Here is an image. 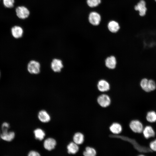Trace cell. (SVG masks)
I'll use <instances>...</instances> for the list:
<instances>
[{
    "mask_svg": "<svg viewBox=\"0 0 156 156\" xmlns=\"http://www.w3.org/2000/svg\"><path fill=\"white\" fill-rule=\"evenodd\" d=\"M27 70L31 74H38L40 70V63L35 60L30 61L27 65Z\"/></svg>",
    "mask_w": 156,
    "mask_h": 156,
    "instance_id": "cell-1",
    "label": "cell"
},
{
    "mask_svg": "<svg viewBox=\"0 0 156 156\" xmlns=\"http://www.w3.org/2000/svg\"><path fill=\"white\" fill-rule=\"evenodd\" d=\"M129 126L131 130L135 133H142L144 126L142 123L138 120H133L129 123Z\"/></svg>",
    "mask_w": 156,
    "mask_h": 156,
    "instance_id": "cell-2",
    "label": "cell"
},
{
    "mask_svg": "<svg viewBox=\"0 0 156 156\" xmlns=\"http://www.w3.org/2000/svg\"><path fill=\"white\" fill-rule=\"evenodd\" d=\"M17 16L21 19H25L29 16L30 12L28 9L24 6L18 7L16 9Z\"/></svg>",
    "mask_w": 156,
    "mask_h": 156,
    "instance_id": "cell-3",
    "label": "cell"
},
{
    "mask_svg": "<svg viewBox=\"0 0 156 156\" xmlns=\"http://www.w3.org/2000/svg\"><path fill=\"white\" fill-rule=\"evenodd\" d=\"M52 70L55 72L60 73L64 67L62 60L60 59H53L51 64Z\"/></svg>",
    "mask_w": 156,
    "mask_h": 156,
    "instance_id": "cell-4",
    "label": "cell"
},
{
    "mask_svg": "<svg viewBox=\"0 0 156 156\" xmlns=\"http://www.w3.org/2000/svg\"><path fill=\"white\" fill-rule=\"evenodd\" d=\"M97 101L101 106L104 107L109 105L111 103L110 97L105 94H102L99 96L97 98Z\"/></svg>",
    "mask_w": 156,
    "mask_h": 156,
    "instance_id": "cell-5",
    "label": "cell"
},
{
    "mask_svg": "<svg viewBox=\"0 0 156 156\" xmlns=\"http://www.w3.org/2000/svg\"><path fill=\"white\" fill-rule=\"evenodd\" d=\"M89 21L90 23L94 25H98L101 21V16L96 12H91L89 15Z\"/></svg>",
    "mask_w": 156,
    "mask_h": 156,
    "instance_id": "cell-6",
    "label": "cell"
},
{
    "mask_svg": "<svg viewBox=\"0 0 156 156\" xmlns=\"http://www.w3.org/2000/svg\"><path fill=\"white\" fill-rule=\"evenodd\" d=\"M142 133L144 137L146 139L153 138L155 140V132L151 126L147 125L143 129Z\"/></svg>",
    "mask_w": 156,
    "mask_h": 156,
    "instance_id": "cell-7",
    "label": "cell"
},
{
    "mask_svg": "<svg viewBox=\"0 0 156 156\" xmlns=\"http://www.w3.org/2000/svg\"><path fill=\"white\" fill-rule=\"evenodd\" d=\"M134 9L139 12L140 16H143L146 14L147 8L146 7V3L143 0H140L137 5L135 6Z\"/></svg>",
    "mask_w": 156,
    "mask_h": 156,
    "instance_id": "cell-8",
    "label": "cell"
},
{
    "mask_svg": "<svg viewBox=\"0 0 156 156\" xmlns=\"http://www.w3.org/2000/svg\"><path fill=\"white\" fill-rule=\"evenodd\" d=\"M2 129L3 132L0 135L1 139L7 141H10L13 140L15 136L14 132L12 131L8 132L7 131L8 128Z\"/></svg>",
    "mask_w": 156,
    "mask_h": 156,
    "instance_id": "cell-9",
    "label": "cell"
},
{
    "mask_svg": "<svg viewBox=\"0 0 156 156\" xmlns=\"http://www.w3.org/2000/svg\"><path fill=\"white\" fill-rule=\"evenodd\" d=\"M11 32L14 38H18L22 36L23 31L21 27L18 26H15L11 28Z\"/></svg>",
    "mask_w": 156,
    "mask_h": 156,
    "instance_id": "cell-10",
    "label": "cell"
},
{
    "mask_svg": "<svg viewBox=\"0 0 156 156\" xmlns=\"http://www.w3.org/2000/svg\"><path fill=\"white\" fill-rule=\"evenodd\" d=\"M56 144V142L55 139L52 138H49L44 140V146L46 149L51 151L54 148Z\"/></svg>",
    "mask_w": 156,
    "mask_h": 156,
    "instance_id": "cell-11",
    "label": "cell"
},
{
    "mask_svg": "<svg viewBox=\"0 0 156 156\" xmlns=\"http://www.w3.org/2000/svg\"><path fill=\"white\" fill-rule=\"evenodd\" d=\"M97 88L100 91L104 92L107 91L109 89L110 85L107 81L102 79L99 81L97 84Z\"/></svg>",
    "mask_w": 156,
    "mask_h": 156,
    "instance_id": "cell-12",
    "label": "cell"
},
{
    "mask_svg": "<svg viewBox=\"0 0 156 156\" xmlns=\"http://www.w3.org/2000/svg\"><path fill=\"white\" fill-rule=\"evenodd\" d=\"M105 64L106 66L108 68L111 69L114 68L116 64V58L113 56L108 57L105 60Z\"/></svg>",
    "mask_w": 156,
    "mask_h": 156,
    "instance_id": "cell-13",
    "label": "cell"
},
{
    "mask_svg": "<svg viewBox=\"0 0 156 156\" xmlns=\"http://www.w3.org/2000/svg\"><path fill=\"white\" fill-rule=\"evenodd\" d=\"M38 117L40 120L43 122H47L49 121L50 117L46 111L42 110L40 111L38 114Z\"/></svg>",
    "mask_w": 156,
    "mask_h": 156,
    "instance_id": "cell-14",
    "label": "cell"
},
{
    "mask_svg": "<svg viewBox=\"0 0 156 156\" xmlns=\"http://www.w3.org/2000/svg\"><path fill=\"white\" fill-rule=\"evenodd\" d=\"M109 129L110 131L114 134H118L122 131L121 125L118 123H114L110 126Z\"/></svg>",
    "mask_w": 156,
    "mask_h": 156,
    "instance_id": "cell-15",
    "label": "cell"
},
{
    "mask_svg": "<svg viewBox=\"0 0 156 156\" xmlns=\"http://www.w3.org/2000/svg\"><path fill=\"white\" fill-rule=\"evenodd\" d=\"M108 27L110 31L112 33L117 32L120 29L118 23L114 21H111L109 23Z\"/></svg>",
    "mask_w": 156,
    "mask_h": 156,
    "instance_id": "cell-16",
    "label": "cell"
},
{
    "mask_svg": "<svg viewBox=\"0 0 156 156\" xmlns=\"http://www.w3.org/2000/svg\"><path fill=\"white\" fill-rule=\"evenodd\" d=\"M67 149L69 154H75L78 151L79 148L77 144L74 142H71L68 145Z\"/></svg>",
    "mask_w": 156,
    "mask_h": 156,
    "instance_id": "cell-17",
    "label": "cell"
},
{
    "mask_svg": "<svg viewBox=\"0 0 156 156\" xmlns=\"http://www.w3.org/2000/svg\"><path fill=\"white\" fill-rule=\"evenodd\" d=\"M140 85L144 91L147 93L150 92L149 89L148 79H147L144 78L142 79L140 81Z\"/></svg>",
    "mask_w": 156,
    "mask_h": 156,
    "instance_id": "cell-18",
    "label": "cell"
},
{
    "mask_svg": "<svg viewBox=\"0 0 156 156\" xmlns=\"http://www.w3.org/2000/svg\"><path fill=\"white\" fill-rule=\"evenodd\" d=\"M73 140L74 142L77 144H81L84 141V135L83 134L81 133H77L74 134L73 136Z\"/></svg>",
    "mask_w": 156,
    "mask_h": 156,
    "instance_id": "cell-19",
    "label": "cell"
},
{
    "mask_svg": "<svg viewBox=\"0 0 156 156\" xmlns=\"http://www.w3.org/2000/svg\"><path fill=\"white\" fill-rule=\"evenodd\" d=\"M148 122L150 123H153L156 122V112L154 111L148 112L146 116Z\"/></svg>",
    "mask_w": 156,
    "mask_h": 156,
    "instance_id": "cell-20",
    "label": "cell"
},
{
    "mask_svg": "<svg viewBox=\"0 0 156 156\" xmlns=\"http://www.w3.org/2000/svg\"><path fill=\"white\" fill-rule=\"evenodd\" d=\"M34 133L36 138L40 140H41L45 136L44 132L40 129H35Z\"/></svg>",
    "mask_w": 156,
    "mask_h": 156,
    "instance_id": "cell-21",
    "label": "cell"
},
{
    "mask_svg": "<svg viewBox=\"0 0 156 156\" xmlns=\"http://www.w3.org/2000/svg\"><path fill=\"white\" fill-rule=\"evenodd\" d=\"M83 154L85 156H94L96 154V152L94 148L87 147L85 148V151L83 152Z\"/></svg>",
    "mask_w": 156,
    "mask_h": 156,
    "instance_id": "cell-22",
    "label": "cell"
},
{
    "mask_svg": "<svg viewBox=\"0 0 156 156\" xmlns=\"http://www.w3.org/2000/svg\"><path fill=\"white\" fill-rule=\"evenodd\" d=\"M87 3L90 7H94L98 6L101 3V0H87Z\"/></svg>",
    "mask_w": 156,
    "mask_h": 156,
    "instance_id": "cell-23",
    "label": "cell"
},
{
    "mask_svg": "<svg viewBox=\"0 0 156 156\" xmlns=\"http://www.w3.org/2000/svg\"><path fill=\"white\" fill-rule=\"evenodd\" d=\"M4 6L8 8H11L14 6V0H3Z\"/></svg>",
    "mask_w": 156,
    "mask_h": 156,
    "instance_id": "cell-24",
    "label": "cell"
},
{
    "mask_svg": "<svg viewBox=\"0 0 156 156\" xmlns=\"http://www.w3.org/2000/svg\"><path fill=\"white\" fill-rule=\"evenodd\" d=\"M149 89L150 92L153 91L156 89V83L152 79H148Z\"/></svg>",
    "mask_w": 156,
    "mask_h": 156,
    "instance_id": "cell-25",
    "label": "cell"
},
{
    "mask_svg": "<svg viewBox=\"0 0 156 156\" xmlns=\"http://www.w3.org/2000/svg\"><path fill=\"white\" fill-rule=\"evenodd\" d=\"M149 146L152 151L156 152V139L150 142Z\"/></svg>",
    "mask_w": 156,
    "mask_h": 156,
    "instance_id": "cell-26",
    "label": "cell"
},
{
    "mask_svg": "<svg viewBox=\"0 0 156 156\" xmlns=\"http://www.w3.org/2000/svg\"><path fill=\"white\" fill-rule=\"evenodd\" d=\"M40 155L39 153L34 151H30L28 154L29 156H39Z\"/></svg>",
    "mask_w": 156,
    "mask_h": 156,
    "instance_id": "cell-27",
    "label": "cell"
},
{
    "mask_svg": "<svg viewBox=\"0 0 156 156\" xmlns=\"http://www.w3.org/2000/svg\"><path fill=\"white\" fill-rule=\"evenodd\" d=\"M9 124L6 122H4L2 125V128H8L9 127Z\"/></svg>",
    "mask_w": 156,
    "mask_h": 156,
    "instance_id": "cell-28",
    "label": "cell"
},
{
    "mask_svg": "<svg viewBox=\"0 0 156 156\" xmlns=\"http://www.w3.org/2000/svg\"><path fill=\"white\" fill-rule=\"evenodd\" d=\"M155 0V1H156V0Z\"/></svg>",
    "mask_w": 156,
    "mask_h": 156,
    "instance_id": "cell-29",
    "label": "cell"
},
{
    "mask_svg": "<svg viewBox=\"0 0 156 156\" xmlns=\"http://www.w3.org/2000/svg\"></svg>",
    "mask_w": 156,
    "mask_h": 156,
    "instance_id": "cell-30",
    "label": "cell"
}]
</instances>
